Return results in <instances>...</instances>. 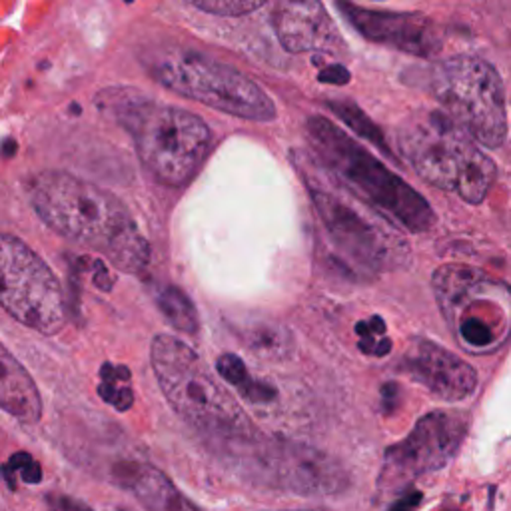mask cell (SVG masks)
Wrapping results in <instances>:
<instances>
[{
  "instance_id": "obj_6",
  "label": "cell",
  "mask_w": 511,
  "mask_h": 511,
  "mask_svg": "<svg viewBox=\"0 0 511 511\" xmlns=\"http://www.w3.org/2000/svg\"><path fill=\"white\" fill-rule=\"evenodd\" d=\"M115 110L120 125L135 136L142 164L158 182L172 188L190 182L210 146V130L202 118L138 97L118 102Z\"/></svg>"
},
{
  "instance_id": "obj_13",
  "label": "cell",
  "mask_w": 511,
  "mask_h": 511,
  "mask_svg": "<svg viewBox=\"0 0 511 511\" xmlns=\"http://www.w3.org/2000/svg\"><path fill=\"white\" fill-rule=\"evenodd\" d=\"M339 14L352 24L366 41L392 46L420 59H430L440 51L441 39L428 16L418 13L372 11L354 5L352 0H336Z\"/></svg>"
},
{
  "instance_id": "obj_18",
  "label": "cell",
  "mask_w": 511,
  "mask_h": 511,
  "mask_svg": "<svg viewBox=\"0 0 511 511\" xmlns=\"http://www.w3.org/2000/svg\"><path fill=\"white\" fill-rule=\"evenodd\" d=\"M216 370L220 374L226 382L234 386L246 400H250L252 404H268L276 397V390L270 387L268 384H264L260 380L252 377L248 372V367L242 362L238 356L234 354H222L216 362Z\"/></svg>"
},
{
  "instance_id": "obj_19",
  "label": "cell",
  "mask_w": 511,
  "mask_h": 511,
  "mask_svg": "<svg viewBox=\"0 0 511 511\" xmlns=\"http://www.w3.org/2000/svg\"><path fill=\"white\" fill-rule=\"evenodd\" d=\"M156 306L163 311L168 324L178 332L194 336L200 328V318H198L194 302L188 298L184 290L176 286L163 288L156 296Z\"/></svg>"
},
{
  "instance_id": "obj_24",
  "label": "cell",
  "mask_w": 511,
  "mask_h": 511,
  "mask_svg": "<svg viewBox=\"0 0 511 511\" xmlns=\"http://www.w3.org/2000/svg\"><path fill=\"white\" fill-rule=\"evenodd\" d=\"M190 3L200 11L216 16H242L254 13L266 0H190Z\"/></svg>"
},
{
  "instance_id": "obj_5",
  "label": "cell",
  "mask_w": 511,
  "mask_h": 511,
  "mask_svg": "<svg viewBox=\"0 0 511 511\" xmlns=\"http://www.w3.org/2000/svg\"><path fill=\"white\" fill-rule=\"evenodd\" d=\"M397 146L425 182L469 204L484 202L496 180L489 156L446 112L415 110L400 125Z\"/></svg>"
},
{
  "instance_id": "obj_30",
  "label": "cell",
  "mask_w": 511,
  "mask_h": 511,
  "mask_svg": "<svg viewBox=\"0 0 511 511\" xmlns=\"http://www.w3.org/2000/svg\"><path fill=\"white\" fill-rule=\"evenodd\" d=\"M290 511H326V509H290Z\"/></svg>"
},
{
  "instance_id": "obj_7",
  "label": "cell",
  "mask_w": 511,
  "mask_h": 511,
  "mask_svg": "<svg viewBox=\"0 0 511 511\" xmlns=\"http://www.w3.org/2000/svg\"><path fill=\"white\" fill-rule=\"evenodd\" d=\"M154 79L172 92L206 104L224 115L270 122L276 104L250 77L190 49L166 51L150 64Z\"/></svg>"
},
{
  "instance_id": "obj_26",
  "label": "cell",
  "mask_w": 511,
  "mask_h": 511,
  "mask_svg": "<svg viewBox=\"0 0 511 511\" xmlns=\"http://www.w3.org/2000/svg\"><path fill=\"white\" fill-rule=\"evenodd\" d=\"M46 504H49L51 511H94L84 501L64 494H51L46 497Z\"/></svg>"
},
{
  "instance_id": "obj_29",
  "label": "cell",
  "mask_w": 511,
  "mask_h": 511,
  "mask_svg": "<svg viewBox=\"0 0 511 511\" xmlns=\"http://www.w3.org/2000/svg\"><path fill=\"white\" fill-rule=\"evenodd\" d=\"M14 153H16V142L14 140H5L3 142V156L11 158V156H14Z\"/></svg>"
},
{
  "instance_id": "obj_2",
  "label": "cell",
  "mask_w": 511,
  "mask_h": 511,
  "mask_svg": "<svg viewBox=\"0 0 511 511\" xmlns=\"http://www.w3.org/2000/svg\"><path fill=\"white\" fill-rule=\"evenodd\" d=\"M236 476L256 486L304 497H332L349 488L346 468L310 443L270 438L258 430L206 441Z\"/></svg>"
},
{
  "instance_id": "obj_16",
  "label": "cell",
  "mask_w": 511,
  "mask_h": 511,
  "mask_svg": "<svg viewBox=\"0 0 511 511\" xmlns=\"http://www.w3.org/2000/svg\"><path fill=\"white\" fill-rule=\"evenodd\" d=\"M112 479L146 511H204L153 463L138 460L120 461L112 469Z\"/></svg>"
},
{
  "instance_id": "obj_23",
  "label": "cell",
  "mask_w": 511,
  "mask_h": 511,
  "mask_svg": "<svg viewBox=\"0 0 511 511\" xmlns=\"http://www.w3.org/2000/svg\"><path fill=\"white\" fill-rule=\"evenodd\" d=\"M248 342H250L248 346H252L256 352L274 354V356L286 354L292 348V338L286 330L274 326L256 328V336H252Z\"/></svg>"
},
{
  "instance_id": "obj_21",
  "label": "cell",
  "mask_w": 511,
  "mask_h": 511,
  "mask_svg": "<svg viewBox=\"0 0 511 511\" xmlns=\"http://www.w3.org/2000/svg\"><path fill=\"white\" fill-rule=\"evenodd\" d=\"M100 397L107 404L115 405L118 412H126L135 404V392L130 384V370L126 366L104 364L100 367Z\"/></svg>"
},
{
  "instance_id": "obj_12",
  "label": "cell",
  "mask_w": 511,
  "mask_h": 511,
  "mask_svg": "<svg viewBox=\"0 0 511 511\" xmlns=\"http://www.w3.org/2000/svg\"><path fill=\"white\" fill-rule=\"evenodd\" d=\"M499 288L497 282L479 270L456 266V264L441 266L433 274L435 296L451 326H458L463 320H476L497 332L501 318H496L491 311L511 314L509 304H504V302H511V296L506 294L499 298Z\"/></svg>"
},
{
  "instance_id": "obj_3",
  "label": "cell",
  "mask_w": 511,
  "mask_h": 511,
  "mask_svg": "<svg viewBox=\"0 0 511 511\" xmlns=\"http://www.w3.org/2000/svg\"><path fill=\"white\" fill-rule=\"evenodd\" d=\"M306 132L321 163L364 204L408 232H428L435 224L428 200L342 128L314 116L308 120Z\"/></svg>"
},
{
  "instance_id": "obj_22",
  "label": "cell",
  "mask_w": 511,
  "mask_h": 511,
  "mask_svg": "<svg viewBox=\"0 0 511 511\" xmlns=\"http://www.w3.org/2000/svg\"><path fill=\"white\" fill-rule=\"evenodd\" d=\"M356 332L359 336V349L367 356L384 358L392 352V342L386 334V321L377 316H372L366 321H358Z\"/></svg>"
},
{
  "instance_id": "obj_27",
  "label": "cell",
  "mask_w": 511,
  "mask_h": 511,
  "mask_svg": "<svg viewBox=\"0 0 511 511\" xmlns=\"http://www.w3.org/2000/svg\"><path fill=\"white\" fill-rule=\"evenodd\" d=\"M352 79V74L342 64H332V66H326V69H321L318 74V80L324 82V84H336V87H344V84L349 82Z\"/></svg>"
},
{
  "instance_id": "obj_1",
  "label": "cell",
  "mask_w": 511,
  "mask_h": 511,
  "mask_svg": "<svg viewBox=\"0 0 511 511\" xmlns=\"http://www.w3.org/2000/svg\"><path fill=\"white\" fill-rule=\"evenodd\" d=\"M31 204L62 238L102 254L125 274H142L150 244L115 194L69 172L49 170L31 182Z\"/></svg>"
},
{
  "instance_id": "obj_25",
  "label": "cell",
  "mask_w": 511,
  "mask_h": 511,
  "mask_svg": "<svg viewBox=\"0 0 511 511\" xmlns=\"http://www.w3.org/2000/svg\"><path fill=\"white\" fill-rule=\"evenodd\" d=\"M14 476L21 478L24 484H31L36 486L42 481V469L39 463L33 460V456H28V453H14L11 458V461L5 466V478L6 481L11 479V484L14 486Z\"/></svg>"
},
{
  "instance_id": "obj_31",
  "label": "cell",
  "mask_w": 511,
  "mask_h": 511,
  "mask_svg": "<svg viewBox=\"0 0 511 511\" xmlns=\"http://www.w3.org/2000/svg\"><path fill=\"white\" fill-rule=\"evenodd\" d=\"M116 511H128V509H116Z\"/></svg>"
},
{
  "instance_id": "obj_32",
  "label": "cell",
  "mask_w": 511,
  "mask_h": 511,
  "mask_svg": "<svg viewBox=\"0 0 511 511\" xmlns=\"http://www.w3.org/2000/svg\"><path fill=\"white\" fill-rule=\"evenodd\" d=\"M126 3H132V0H126Z\"/></svg>"
},
{
  "instance_id": "obj_4",
  "label": "cell",
  "mask_w": 511,
  "mask_h": 511,
  "mask_svg": "<svg viewBox=\"0 0 511 511\" xmlns=\"http://www.w3.org/2000/svg\"><path fill=\"white\" fill-rule=\"evenodd\" d=\"M150 364L166 402L206 441L256 430L238 400L182 339L158 334L150 344Z\"/></svg>"
},
{
  "instance_id": "obj_9",
  "label": "cell",
  "mask_w": 511,
  "mask_h": 511,
  "mask_svg": "<svg viewBox=\"0 0 511 511\" xmlns=\"http://www.w3.org/2000/svg\"><path fill=\"white\" fill-rule=\"evenodd\" d=\"M308 188L330 240L356 266L384 272L400 268L410 260L408 244L395 234L394 222L374 208L359 198L349 200L318 180H308Z\"/></svg>"
},
{
  "instance_id": "obj_28",
  "label": "cell",
  "mask_w": 511,
  "mask_h": 511,
  "mask_svg": "<svg viewBox=\"0 0 511 511\" xmlns=\"http://www.w3.org/2000/svg\"><path fill=\"white\" fill-rule=\"evenodd\" d=\"M420 501H422L420 491H410V494H405L404 497L397 499L390 511H415V507L420 506Z\"/></svg>"
},
{
  "instance_id": "obj_11",
  "label": "cell",
  "mask_w": 511,
  "mask_h": 511,
  "mask_svg": "<svg viewBox=\"0 0 511 511\" xmlns=\"http://www.w3.org/2000/svg\"><path fill=\"white\" fill-rule=\"evenodd\" d=\"M468 433V415L433 412L413 425L405 438L386 451L387 484H404L446 468L456 458Z\"/></svg>"
},
{
  "instance_id": "obj_14",
  "label": "cell",
  "mask_w": 511,
  "mask_h": 511,
  "mask_svg": "<svg viewBox=\"0 0 511 511\" xmlns=\"http://www.w3.org/2000/svg\"><path fill=\"white\" fill-rule=\"evenodd\" d=\"M400 370L443 402H463L478 386V374L468 362L430 339H413Z\"/></svg>"
},
{
  "instance_id": "obj_17",
  "label": "cell",
  "mask_w": 511,
  "mask_h": 511,
  "mask_svg": "<svg viewBox=\"0 0 511 511\" xmlns=\"http://www.w3.org/2000/svg\"><path fill=\"white\" fill-rule=\"evenodd\" d=\"M0 410L26 425L39 423L42 418L39 386L3 342H0Z\"/></svg>"
},
{
  "instance_id": "obj_10",
  "label": "cell",
  "mask_w": 511,
  "mask_h": 511,
  "mask_svg": "<svg viewBox=\"0 0 511 511\" xmlns=\"http://www.w3.org/2000/svg\"><path fill=\"white\" fill-rule=\"evenodd\" d=\"M0 308L42 336L66 324L64 292L52 268L31 246L0 232Z\"/></svg>"
},
{
  "instance_id": "obj_8",
  "label": "cell",
  "mask_w": 511,
  "mask_h": 511,
  "mask_svg": "<svg viewBox=\"0 0 511 511\" xmlns=\"http://www.w3.org/2000/svg\"><path fill=\"white\" fill-rule=\"evenodd\" d=\"M428 87L446 115L488 148H499L507 136L506 88L497 70L478 56H451L433 66Z\"/></svg>"
},
{
  "instance_id": "obj_15",
  "label": "cell",
  "mask_w": 511,
  "mask_h": 511,
  "mask_svg": "<svg viewBox=\"0 0 511 511\" xmlns=\"http://www.w3.org/2000/svg\"><path fill=\"white\" fill-rule=\"evenodd\" d=\"M272 24L280 44L292 54L326 49L336 33L320 0H278Z\"/></svg>"
},
{
  "instance_id": "obj_20",
  "label": "cell",
  "mask_w": 511,
  "mask_h": 511,
  "mask_svg": "<svg viewBox=\"0 0 511 511\" xmlns=\"http://www.w3.org/2000/svg\"><path fill=\"white\" fill-rule=\"evenodd\" d=\"M328 108L334 112V115L344 122L346 126L352 128L359 138H364L367 142H372V144L382 150V153L387 158H394L392 148L387 146L386 136L382 135V130L377 128L376 122L366 115L362 108H358L354 102H342V100H336V102H328Z\"/></svg>"
}]
</instances>
